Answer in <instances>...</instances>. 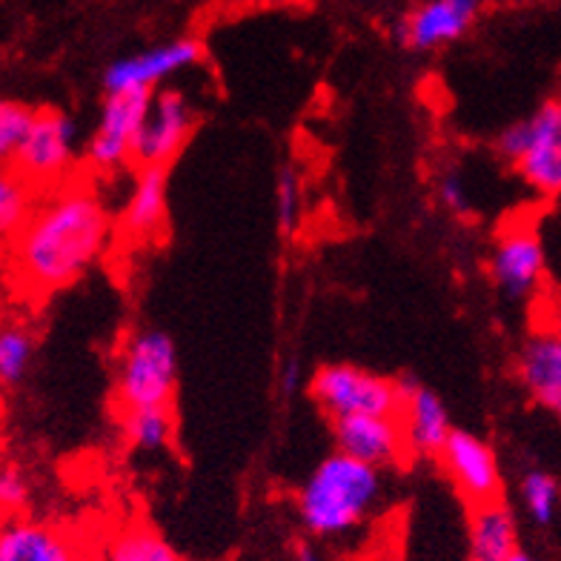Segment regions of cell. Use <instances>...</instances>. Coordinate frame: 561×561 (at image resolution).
Wrapping results in <instances>:
<instances>
[{"label":"cell","mask_w":561,"mask_h":561,"mask_svg":"<svg viewBox=\"0 0 561 561\" xmlns=\"http://www.w3.org/2000/svg\"><path fill=\"white\" fill-rule=\"evenodd\" d=\"M112 232L115 221L101 193L72 178L41 195L30 221L7 241L9 278L23 296H53L75 284L104 255Z\"/></svg>","instance_id":"cell-1"},{"label":"cell","mask_w":561,"mask_h":561,"mask_svg":"<svg viewBox=\"0 0 561 561\" xmlns=\"http://www.w3.org/2000/svg\"><path fill=\"white\" fill-rule=\"evenodd\" d=\"M385 493V476L376 467L335 450L321 458L296 495L298 518L316 539H341L373 516Z\"/></svg>","instance_id":"cell-2"},{"label":"cell","mask_w":561,"mask_h":561,"mask_svg":"<svg viewBox=\"0 0 561 561\" xmlns=\"http://www.w3.org/2000/svg\"><path fill=\"white\" fill-rule=\"evenodd\" d=\"M178 390V347L163 330H138L126 339L115 373L121 410L172 407Z\"/></svg>","instance_id":"cell-3"},{"label":"cell","mask_w":561,"mask_h":561,"mask_svg":"<svg viewBox=\"0 0 561 561\" xmlns=\"http://www.w3.org/2000/svg\"><path fill=\"white\" fill-rule=\"evenodd\" d=\"M310 399L330 421L353 415H399V381L355 364H324L310 378Z\"/></svg>","instance_id":"cell-4"},{"label":"cell","mask_w":561,"mask_h":561,"mask_svg":"<svg viewBox=\"0 0 561 561\" xmlns=\"http://www.w3.org/2000/svg\"><path fill=\"white\" fill-rule=\"evenodd\" d=\"M78 158V126L60 110H37L32 135L26 138L9 170L30 181L37 193H53L72 181V163Z\"/></svg>","instance_id":"cell-5"},{"label":"cell","mask_w":561,"mask_h":561,"mask_svg":"<svg viewBox=\"0 0 561 561\" xmlns=\"http://www.w3.org/2000/svg\"><path fill=\"white\" fill-rule=\"evenodd\" d=\"M488 273L493 287L507 301H527L539 296L547 278V252L539 229L527 221L507 224L495 236Z\"/></svg>","instance_id":"cell-6"},{"label":"cell","mask_w":561,"mask_h":561,"mask_svg":"<svg viewBox=\"0 0 561 561\" xmlns=\"http://www.w3.org/2000/svg\"><path fill=\"white\" fill-rule=\"evenodd\" d=\"M195 129L193 104L175 89H156L149 101L147 118L135 138L129 167L138 170H170L178 152Z\"/></svg>","instance_id":"cell-7"},{"label":"cell","mask_w":561,"mask_h":561,"mask_svg":"<svg viewBox=\"0 0 561 561\" xmlns=\"http://www.w3.org/2000/svg\"><path fill=\"white\" fill-rule=\"evenodd\" d=\"M149 101H152V92H140V89L106 95L95 129L89 135L87 149H83L89 170L104 175V172L129 167L135 138H138L140 124L147 118Z\"/></svg>","instance_id":"cell-8"},{"label":"cell","mask_w":561,"mask_h":561,"mask_svg":"<svg viewBox=\"0 0 561 561\" xmlns=\"http://www.w3.org/2000/svg\"><path fill=\"white\" fill-rule=\"evenodd\" d=\"M442 473L450 479L453 490L467 507L499 502L502 499V467L488 442L467 430H453L450 442L444 444L436 458Z\"/></svg>","instance_id":"cell-9"},{"label":"cell","mask_w":561,"mask_h":561,"mask_svg":"<svg viewBox=\"0 0 561 561\" xmlns=\"http://www.w3.org/2000/svg\"><path fill=\"white\" fill-rule=\"evenodd\" d=\"M201 55H204V49H201L195 37H178V41H170V44L152 46V49H144V53L118 58L104 72L106 95L110 92H133V89L156 92V87H161L167 78L195 67Z\"/></svg>","instance_id":"cell-10"},{"label":"cell","mask_w":561,"mask_h":561,"mask_svg":"<svg viewBox=\"0 0 561 561\" xmlns=\"http://www.w3.org/2000/svg\"><path fill=\"white\" fill-rule=\"evenodd\" d=\"M527 152L513 170L539 198H561V98L527 115Z\"/></svg>","instance_id":"cell-11"},{"label":"cell","mask_w":561,"mask_h":561,"mask_svg":"<svg viewBox=\"0 0 561 561\" xmlns=\"http://www.w3.org/2000/svg\"><path fill=\"white\" fill-rule=\"evenodd\" d=\"M335 450L344 456L376 467L390 470L404 461H413L407 450L404 430L399 415H353V419L333 421Z\"/></svg>","instance_id":"cell-12"},{"label":"cell","mask_w":561,"mask_h":561,"mask_svg":"<svg viewBox=\"0 0 561 561\" xmlns=\"http://www.w3.org/2000/svg\"><path fill=\"white\" fill-rule=\"evenodd\" d=\"M399 421L410 458H438L444 444L453 436L450 410L438 399V392L424 387L415 378H399Z\"/></svg>","instance_id":"cell-13"},{"label":"cell","mask_w":561,"mask_h":561,"mask_svg":"<svg viewBox=\"0 0 561 561\" xmlns=\"http://www.w3.org/2000/svg\"><path fill=\"white\" fill-rule=\"evenodd\" d=\"M516 381L536 404L559 413L561 407V333L541 321L527 333L516 353Z\"/></svg>","instance_id":"cell-14"},{"label":"cell","mask_w":561,"mask_h":561,"mask_svg":"<svg viewBox=\"0 0 561 561\" xmlns=\"http://www.w3.org/2000/svg\"><path fill=\"white\" fill-rule=\"evenodd\" d=\"M481 9V0H424L401 23V41L410 49L430 53L447 46L470 32Z\"/></svg>","instance_id":"cell-15"},{"label":"cell","mask_w":561,"mask_h":561,"mask_svg":"<svg viewBox=\"0 0 561 561\" xmlns=\"http://www.w3.org/2000/svg\"><path fill=\"white\" fill-rule=\"evenodd\" d=\"M167 190L170 172L167 170H138L129 190L126 207L118 215L121 238L133 244H147L158 238L167 227Z\"/></svg>","instance_id":"cell-16"},{"label":"cell","mask_w":561,"mask_h":561,"mask_svg":"<svg viewBox=\"0 0 561 561\" xmlns=\"http://www.w3.org/2000/svg\"><path fill=\"white\" fill-rule=\"evenodd\" d=\"M78 550L67 533L35 518H7L0 530V561H75Z\"/></svg>","instance_id":"cell-17"},{"label":"cell","mask_w":561,"mask_h":561,"mask_svg":"<svg viewBox=\"0 0 561 561\" xmlns=\"http://www.w3.org/2000/svg\"><path fill=\"white\" fill-rule=\"evenodd\" d=\"M467 550L470 559L488 561H504L522 550L516 516L502 499L467 507Z\"/></svg>","instance_id":"cell-18"},{"label":"cell","mask_w":561,"mask_h":561,"mask_svg":"<svg viewBox=\"0 0 561 561\" xmlns=\"http://www.w3.org/2000/svg\"><path fill=\"white\" fill-rule=\"evenodd\" d=\"M121 436L135 453H161L175 436V419L170 407H147V410H121Z\"/></svg>","instance_id":"cell-19"},{"label":"cell","mask_w":561,"mask_h":561,"mask_svg":"<svg viewBox=\"0 0 561 561\" xmlns=\"http://www.w3.org/2000/svg\"><path fill=\"white\" fill-rule=\"evenodd\" d=\"M104 561H184L149 525L121 527L101 550Z\"/></svg>","instance_id":"cell-20"},{"label":"cell","mask_w":561,"mask_h":561,"mask_svg":"<svg viewBox=\"0 0 561 561\" xmlns=\"http://www.w3.org/2000/svg\"><path fill=\"white\" fill-rule=\"evenodd\" d=\"M41 195L30 181H23L18 172L7 170L0 178V232L3 238H15L35 213Z\"/></svg>","instance_id":"cell-21"},{"label":"cell","mask_w":561,"mask_h":561,"mask_svg":"<svg viewBox=\"0 0 561 561\" xmlns=\"http://www.w3.org/2000/svg\"><path fill=\"white\" fill-rule=\"evenodd\" d=\"M518 499H522V507L533 525L550 527L559 516L561 484L545 470H527L518 481Z\"/></svg>","instance_id":"cell-22"},{"label":"cell","mask_w":561,"mask_h":561,"mask_svg":"<svg viewBox=\"0 0 561 561\" xmlns=\"http://www.w3.org/2000/svg\"><path fill=\"white\" fill-rule=\"evenodd\" d=\"M35 355V339L23 324H7L0 333V385L18 387Z\"/></svg>","instance_id":"cell-23"},{"label":"cell","mask_w":561,"mask_h":561,"mask_svg":"<svg viewBox=\"0 0 561 561\" xmlns=\"http://www.w3.org/2000/svg\"><path fill=\"white\" fill-rule=\"evenodd\" d=\"M35 121L37 106L21 104V101H3L0 104V158H3L7 167L32 135Z\"/></svg>","instance_id":"cell-24"},{"label":"cell","mask_w":561,"mask_h":561,"mask_svg":"<svg viewBox=\"0 0 561 561\" xmlns=\"http://www.w3.org/2000/svg\"><path fill=\"white\" fill-rule=\"evenodd\" d=\"M301 181L293 167H280L275 178V221L280 236H293L301 221Z\"/></svg>","instance_id":"cell-25"},{"label":"cell","mask_w":561,"mask_h":561,"mask_svg":"<svg viewBox=\"0 0 561 561\" xmlns=\"http://www.w3.org/2000/svg\"><path fill=\"white\" fill-rule=\"evenodd\" d=\"M30 504V481L15 465H7L0 470V507L9 518L23 516V510Z\"/></svg>","instance_id":"cell-26"},{"label":"cell","mask_w":561,"mask_h":561,"mask_svg":"<svg viewBox=\"0 0 561 561\" xmlns=\"http://www.w3.org/2000/svg\"><path fill=\"white\" fill-rule=\"evenodd\" d=\"M438 198L450 213L465 215L470 213V193H467V181L461 172L447 170L438 178Z\"/></svg>","instance_id":"cell-27"},{"label":"cell","mask_w":561,"mask_h":561,"mask_svg":"<svg viewBox=\"0 0 561 561\" xmlns=\"http://www.w3.org/2000/svg\"><path fill=\"white\" fill-rule=\"evenodd\" d=\"M301 387H304V367L296 355H293V358H287L284 367H280V390H284V396H296Z\"/></svg>","instance_id":"cell-28"},{"label":"cell","mask_w":561,"mask_h":561,"mask_svg":"<svg viewBox=\"0 0 561 561\" xmlns=\"http://www.w3.org/2000/svg\"><path fill=\"white\" fill-rule=\"evenodd\" d=\"M293 561H330L316 545L310 541H298L296 550H293Z\"/></svg>","instance_id":"cell-29"},{"label":"cell","mask_w":561,"mask_h":561,"mask_svg":"<svg viewBox=\"0 0 561 561\" xmlns=\"http://www.w3.org/2000/svg\"><path fill=\"white\" fill-rule=\"evenodd\" d=\"M75 561H104V556H101V550H78V556H75Z\"/></svg>","instance_id":"cell-30"},{"label":"cell","mask_w":561,"mask_h":561,"mask_svg":"<svg viewBox=\"0 0 561 561\" xmlns=\"http://www.w3.org/2000/svg\"><path fill=\"white\" fill-rule=\"evenodd\" d=\"M547 321H550V324H553L556 330H559V333H561V298H559V304H556V307H553V312L547 316Z\"/></svg>","instance_id":"cell-31"},{"label":"cell","mask_w":561,"mask_h":561,"mask_svg":"<svg viewBox=\"0 0 561 561\" xmlns=\"http://www.w3.org/2000/svg\"><path fill=\"white\" fill-rule=\"evenodd\" d=\"M470 561H488V559H470ZM504 561H533V559L525 553V550H518V553H513L510 559H504Z\"/></svg>","instance_id":"cell-32"},{"label":"cell","mask_w":561,"mask_h":561,"mask_svg":"<svg viewBox=\"0 0 561 561\" xmlns=\"http://www.w3.org/2000/svg\"><path fill=\"white\" fill-rule=\"evenodd\" d=\"M559 419H561V407H559Z\"/></svg>","instance_id":"cell-33"}]
</instances>
